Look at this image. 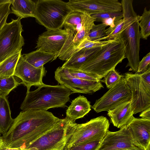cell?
Instances as JSON below:
<instances>
[{
    "instance_id": "cell-28",
    "label": "cell",
    "mask_w": 150,
    "mask_h": 150,
    "mask_svg": "<svg viewBox=\"0 0 150 150\" xmlns=\"http://www.w3.org/2000/svg\"><path fill=\"white\" fill-rule=\"evenodd\" d=\"M139 25L140 38L146 40L150 35V10H148L146 7L140 16Z\"/></svg>"
},
{
    "instance_id": "cell-2",
    "label": "cell",
    "mask_w": 150,
    "mask_h": 150,
    "mask_svg": "<svg viewBox=\"0 0 150 150\" xmlns=\"http://www.w3.org/2000/svg\"><path fill=\"white\" fill-rule=\"evenodd\" d=\"M133 0H122L123 25L119 37L125 46V56L128 60L126 67L136 72L140 62V40L139 23L140 16L137 15L133 6Z\"/></svg>"
},
{
    "instance_id": "cell-3",
    "label": "cell",
    "mask_w": 150,
    "mask_h": 150,
    "mask_svg": "<svg viewBox=\"0 0 150 150\" xmlns=\"http://www.w3.org/2000/svg\"><path fill=\"white\" fill-rule=\"evenodd\" d=\"M125 58V46L119 37L101 47L98 52L84 63L79 70L101 80Z\"/></svg>"
},
{
    "instance_id": "cell-25",
    "label": "cell",
    "mask_w": 150,
    "mask_h": 150,
    "mask_svg": "<svg viewBox=\"0 0 150 150\" xmlns=\"http://www.w3.org/2000/svg\"><path fill=\"white\" fill-rule=\"evenodd\" d=\"M82 14L79 12L72 11L65 20L63 27L71 31L75 35L81 27Z\"/></svg>"
},
{
    "instance_id": "cell-20",
    "label": "cell",
    "mask_w": 150,
    "mask_h": 150,
    "mask_svg": "<svg viewBox=\"0 0 150 150\" xmlns=\"http://www.w3.org/2000/svg\"><path fill=\"white\" fill-rule=\"evenodd\" d=\"M101 47L89 49H83L72 54L62 66L67 69L79 70L89 59L97 53Z\"/></svg>"
},
{
    "instance_id": "cell-24",
    "label": "cell",
    "mask_w": 150,
    "mask_h": 150,
    "mask_svg": "<svg viewBox=\"0 0 150 150\" xmlns=\"http://www.w3.org/2000/svg\"><path fill=\"white\" fill-rule=\"evenodd\" d=\"M21 51L8 57L0 63V77L13 76L16 67L21 55Z\"/></svg>"
},
{
    "instance_id": "cell-38",
    "label": "cell",
    "mask_w": 150,
    "mask_h": 150,
    "mask_svg": "<svg viewBox=\"0 0 150 150\" xmlns=\"http://www.w3.org/2000/svg\"><path fill=\"white\" fill-rule=\"evenodd\" d=\"M0 150H22V147H20L17 148L8 147L7 146L1 138L0 141Z\"/></svg>"
},
{
    "instance_id": "cell-10",
    "label": "cell",
    "mask_w": 150,
    "mask_h": 150,
    "mask_svg": "<svg viewBox=\"0 0 150 150\" xmlns=\"http://www.w3.org/2000/svg\"><path fill=\"white\" fill-rule=\"evenodd\" d=\"M131 90L124 76L117 83L97 100L91 108L97 113L108 112L131 100Z\"/></svg>"
},
{
    "instance_id": "cell-29",
    "label": "cell",
    "mask_w": 150,
    "mask_h": 150,
    "mask_svg": "<svg viewBox=\"0 0 150 150\" xmlns=\"http://www.w3.org/2000/svg\"><path fill=\"white\" fill-rule=\"evenodd\" d=\"M115 26L113 28L109 27L105 29V36L102 38L100 41L103 40H109L119 37L120 33L123 28V19H121L115 21Z\"/></svg>"
},
{
    "instance_id": "cell-16",
    "label": "cell",
    "mask_w": 150,
    "mask_h": 150,
    "mask_svg": "<svg viewBox=\"0 0 150 150\" xmlns=\"http://www.w3.org/2000/svg\"><path fill=\"white\" fill-rule=\"evenodd\" d=\"M136 147L133 144L131 133L126 125L115 132L109 130L102 140L98 150H114Z\"/></svg>"
},
{
    "instance_id": "cell-42",
    "label": "cell",
    "mask_w": 150,
    "mask_h": 150,
    "mask_svg": "<svg viewBox=\"0 0 150 150\" xmlns=\"http://www.w3.org/2000/svg\"><path fill=\"white\" fill-rule=\"evenodd\" d=\"M1 134H0V141L1 140Z\"/></svg>"
},
{
    "instance_id": "cell-13",
    "label": "cell",
    "mask_w": 150,
    "mask_h": 150,
    "mask_svg": "<svg viewBox=\"0 0 150 150\" xmlns=\"http://www.w3.org/2000/svg\"><path fill=\"white\" fill-rule=\"evenodd\" d=\"M46 73L44 66L35 67L27 62L21 55L16 67L14 76L22 80V83L26 87L28 91L32 86L38 87L44 84L42 80Z\"/></svg>"
},
{
    "instance_id": "cell-4",
    "label": "cell",
    "mask_w": 150,
    "mask_h": 150,
    "mask_svg": "<svg viewBox=\"0 0 150 150\" xmlns=\"http://www.w3.org/2000/svg\"><path fill=\"white\" fill-rule=\"evenodd\" d=\"M73 93L63 85L44 84L34 91L27 92L20 109L47 110L51 108L65 107L70 101V96Z\"/></svg>"
},
{
    "instance_id": "cell-15",
    "label": "cell",
    "mask_w": 150,
    "mask_h": 150,
    "mask_svg": "<svg viewBox=\"0 0 150 150\" xmlns=\"http://www.w3.org/2000/svg\"><path fill=\"white\" fill-rule=\"evenodd\" d=\"M67 35L64 29L47 30L39 35L35 48L56 55L64 46Z\"/></svg>"
},
{
    "instance_id": "cell-37",
    "label": "cell",
    "mask_w": 150,
    "mask_h": 150,
    "mask_svg": "<svg viewBox=\"0 0 150 150\" xmlns=\"http://www.w3.org/2000/svg\"><path fill=\"white\" fill-rule=\"evenodd\" d=\"M120 19H118L116 18H108L102 19L100 22L107 26H110V27L113 28L115 26V21Z\"/></svg>"
},
{
    "instance_id": "cell-41",
    "label": "cell",
    "mask_w": 150,
    "mask_h": 150,
    "mask_svg": "<svg viewBox=\"0 0 150 150\" xmlns=\"http://www.w3.org/2000/svg\"><path fill=\"white\" fill-rule=\"evenodd\" d=\"M11 0H0V5L9 2Z\"/></svg>"
},
{
    "instance_id": "cell-30",
    "label": "cell",
    "mask_w": 150,
    "mask_h": 150,
    "mask_svg": "<svg viewBox=\"0 0 150 150\" xmlns=\"http://www.w3.org/2000/svg\"><path fill=\"white\" fill-rule=\"evenodd\" d=\"M107 26L103 23L94 24L91 30L87 39L92 41H100L105 36V28Z\"/></svg>"
},
{
    "instance_id": "cell-11",
    "label": "cell",
    "mask_w": 150,
    "mask_h": 150,
    "mask_svg": "<svg viewBox=\"0 0 150 150\" xmlns=\"http://www.w3.org/2000/svg\"><path fill=\"white\" fill-rule=\"evenodd\" d=\"M54 74L56 81L74 93L92 94L104 88L100 81H89L76 78L70 74L67 68L62 67H58Z\"/></svg>"
},
{
    "instance_id": "cell-1",
    "label": "cell",
    "mask_w": 150,
    "mask_h": 150,
    "mask_svg": "<svg viewBox=\"0 0 150 150\" xmlns=\"http://www.w3.org/2000/svg\"><path fill=\"white\" fill-rule=\"evenodd\" d=\"M61 120L46 110H23L14 119L8 132L1 137L8 147H23L52 128Z\"/></svg>"
},
{
    "instance_id": "cell-19",
    "label": "cell",
    "mask_w": 150,
    "mask_h": 150,
    "mask_svg": "<svg viewBox=\"0 0 150 150\" xmlns=\"http://www.w3.org/2000/svg\"><path fill=\"white\" fill-rule=\"evenodd\" d=\"M90 102L84 96L80 95L73 100L66 112V117L75 122L84 117L91 110Z\"/></svg>"
},
{
    "instance_id": "cell-21",
    "label": "cell",
    "mask_w": 150,
    "mask_h": 150,
    "mask_svg": "<svg viewBox=\"0 0 150 150\" xmlns=\"http://www.w3.org/2000/svg\"><path fill=\"white\" fill-rule=\"evenodd\" d=\"M36 2L30 0H12L11 13L21 19L34 17Z\"/></svg>"
},
{
    "instance_id": "cell-40",
    "label": "cell",
    "mask_w": 150,
    "mask_h": 150,
    "mask_svg": "<svg viewBox=\"0 0 150 150\" xmlns=\"http://www.w3.org/2000/svg\"><path fill=\"white\" fill-rule=\"evenodd\" d=\"M142 150L139 148L135 147L134 148H128V149H116V150Z\"/></svg>"
},
{
    "instance_id": "cell-7",
    "label": "cell",
    "mask_w": 150,
    "mask_h": 150,
    "mask_svg": "<svg viewBox=\"0 0 150 150\" xmlns=\"http://www.w3.org/2000/svg\"><path fill=\"white\" fill-rule=\"evenodd\" d=\"M124 76L131 91L134 114L150 107V66L142 73L128 72Z\"/></svg>"
},
{
    "instance_id": "cell-34",
    "label": "cell",
    "mask_w": 150,
    "mask_h": 150,
    "mask_svg": "<svg viewBox=\"0 0 150 150\" xmlns=\"http://www.w3.org/2000/svg\"><path fill=\"white\" fill-rule=\"evenodd\" d=\"M11 1L0 5V31L6 23L8 16L11 13L10 7Z\"/></svg>"
},
{
    "instance_id": "cell-6",
    "label": "cell",
    "mask_w": 150,
    "mask_h": 150,
    "mask_svg": "<svg viewBox=\"0 0 150 150\" xmlns=\"http://www.w3.org/2000/svg\"><path fill=\"white\" fill-rule=\"evenodd\" d=\"M75 122L61 119L54 127L28 144L22 150H66L71 129Z\"/></svg>"
},
{
    "instance_id": "cell-18",
    "label": "cell",
    "mask_w": 150,
    "mask_h": 150,
    "mask_svg": "<svg viewBox=\"0 0 150 150\" xmlns=\"http://www.w3.org/2000/svg\"><path fill=\"white\" fill-rule=\"evenodd\" d=\"M134 114L130 100L123 103L113 109L108 111L107 115L113 125L120 129L127 125Z\"/></svg>"
},
{
    "instance_id": "cell-39",
    "label": "cell",
    "mask_w": 150,
    "mask_h": 150,
    "mask_svg": "<svg viewBox=\"0 0 150 150\" xmlns=\"http://www.w3.org/2000/svg\"><path fill=\"white\" fill-rule=\"evenodd\" d=\"M139 115L142 118L150 120V107L143 110Z\"/></svg>"
},
{
    "instance_id": "cell-9",
    "label": "cell",
    "mask_w": 150,
    "mask_h": 150,
    "mask_svg": "<svg viewBox=\"0 0 150 150\" xmlns=\"http://www.w3.org/2000/svg\"><path fill=\"white\" fill-rule=\"evenodd\" d=\"M21 19H12L6 23L0 31V63L4 60L20 51L25 44L22 36L23 31Z\"/></svg>"
},
{
    "instance_id": "cell-33",
    "label": "cell",
    "mask_w": 150,
    "mask_h": 150,
    "mask_svg": "<svg viewBox=\"0 0 150 150\" xmlns=\"http://www.w3.org/2000/svg\"><path fill=\"white\" fill-rule=\"evenodd\" d=\"M91 16L94 18L95 21L100 22L102 19L110 18H116L119 19H122L123 13L122 11L96 13L92 14Z\"/></svg>"
},
{
    "instance_id": "cell-32",
    "label": "cell",
    "mask_w": 150,
    "mask_h": 150,
    "mask_svg": "<svg viewBox=\"0 0 150 150\" xmlns=\"http://www.w3.org/2000/svg\"><path fill=\"white\" fill-rule=\"evenodd\" d=\"M124 76L120 74L115 69L108 72L103 77V79H101L100 81L104 83L108 89H110L117 83Z\"/></svg>"
},
{
    "instance_id": "cell-23",
    "label": "cell",
    "mask_w": 150,
    "mask_h": 150,
    "mask_svg": "<svg viewBox=\"0 0 150 150\" xmlns=\"http://www.w3.org/2000/svg\"><path fill=\"white\" fill-rule=\"evenodd\" d=\"M55 55L37 49L23 55L27 62L35 67L39 68L44 66L45 64L50 61L53 60Z\"/></svg>"
},
{
    "instance_id": "cell-26",
    "label": "cell",
    "mask_w": 150,
    "mask_h": 150,
    "mask_svg": "<svg viewBox=\"0 0 150 150\" xmlns=\"http://www.w3.org/2000/svg\"><path fill=\"white\" fill-rule=\"evenodd\" d=\"M112 40L103 41H92L86 38L77 45L65 52L64 54V57L68 59L72 54L83 49H89L101 47L111 42Z\"/></svg>"
},
{
    "instance_id": "cell-17",
    "label": "cell",
    "mask_w": 150,
    "mask_h": 150,
    "mask_svg": "<svg viewBox=\"0 0 150 150\" xmlns=\"http://www.w3.org/2000/svg\"><path fill=\"white\" fill-rule=\"evenodd\" d=\"M82 19L81 27L75 35L71 31L66 29L67 34L66 41L60 51L55 55L53 60L87 38L95 21L91 15L86 13H82Z\"/></svg>"
},
{
    "instance_id": "cell-14",
    "label": "cell",
    "mask_w": 150,
    "mask_h": 150,
    "mask_svg": "<svg viewBox=\"0 0 150 150\" xmlns=\"http://www.w3.org/2000/svg\"><path fill=\"white\" fill-rule=\"evenodd\" d=\"M126 126L133 144L142 150H150V120L133 116Z\"/></svg>"
},
{
    "instance_id": "cell-27",
    "label": "cell",
    "mask_w": 150,
    "mask_h": 150,
    "mask_svg": "<svg viewBox=\"0 0 150 150\" xmlns=\"http://www.w3.org/2000/svg\"><path fill=\"white\" fill-rule=\"evenodd\" d=\"M22 83L16 80L14 76L0 77V95L6 97L13 90Z\"/></svg>"
},
{
    "instance_id": "cell-5",
    "label": "cell",
    "mask_w": 150,
    "mask_h": 150,
    "mask_svg": "<svg viewBox=\"0 0 150 150\" xmlns=\"http://www.w3.org/2000/svg\"><path fill=\"white\" fill-rule=\"evenodd\" d=\"M72 11L68 2L61 0L36 1L34 18L47 30L62 29L64 21Z\"/></svg>"
},
{
    "instance_id": "cell-22",
    "label": "cell",
    "mask_w": 150,
    "mask_h": 150,
    "mask_svg": "<svg viewBox=\"0 0 150 150\" xmlns=\"http://www.w3.org/2000/svg\"><path fill=\"white\" fill-rule=\"evenodd\" d=\"M14 119L11 115L9 102L6 97L0 95V134H5L12 126Z\"/></svg>"
},
{
    "instance_id": "cell-31",
    "label": "cell",
    "mask_w": 150,
    "mask_h": 150,
    "mask_svg": "<svg viewBox=\"0 0 150 150\" xmlns=\"http://www.w3.org/2000/svg\"><path fill=\"white\" fill-rule=\"evenodd\" d=\"M102 140H90L74 145L66 150H98Z\"/></svg>"
},
{
    "instance_id": "cell-35",
    "label": "cell",
    "mask_w": 150,
    "mask_h": 150,
    "mask_svg": "<svg viewBox=\"0 0 150 150\" xmlns=\"http://www.w3.org/2000/svg\"><path fill=\"white\" fill-rule=\"evenodd\" d=\"M70 74L76 78L87 81H99L100 79L79 70L67 69Z\"/></svg>"
},
{
    "instance_id": "cell-8",
    "label": "cell",
    "mask_w": 150,
    "mask_h": 150,
    "mask_svg": "<svg viewBox=\"0 0 150 150\" xmlns=\"http://www.w3.org/2000/svg\"><path fill=\"white\" fill-rule=\"evenodd\" d=\"M110 123L105 117L101 116L88 122L78 124L75 122L71 128L67 149L77 144L91 140H103L109 131Z\"/></svg>"
},
{
    "instance_id": "cell-36",
    "label": "cell",
    "mask_w": 150,
    "mask_h": 150,
    "mask_svg": "<svg viewBox=\"0 0 150 150\" xmlns=\"http://www.w3.org/2000/svg\"><path fill=\"white\" fill-rule=\"evenodd\" d=\"M150 66V52H149L140 61L136 74L142 73L146 71Z\"/></svg>"
},
{
    "instance_id": "cell-12",
    "label": "cell",
    "mask_w": 150,
    "mask_h": 150,
    "mask_svg": "<svg viewBox=\"0 0 150 150\" xmlns=\"http://www.w3.org/2000/svg\"><path fill=\"white\" fill-rule=\"evenodd\" d=\"M68 3L72 11L86 13L90 15L122 11L121 3L118 0H70Z\"/></svg>"
}]
</instances>
